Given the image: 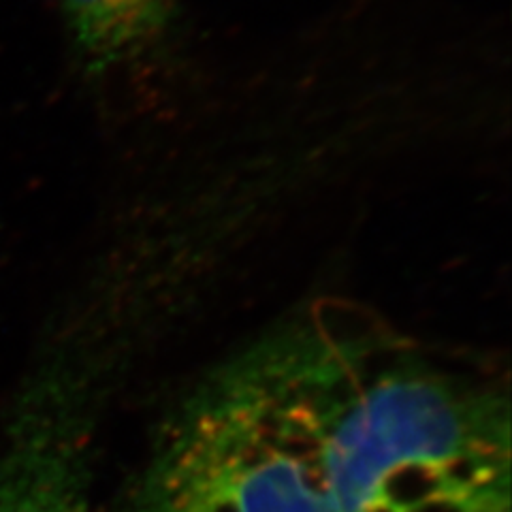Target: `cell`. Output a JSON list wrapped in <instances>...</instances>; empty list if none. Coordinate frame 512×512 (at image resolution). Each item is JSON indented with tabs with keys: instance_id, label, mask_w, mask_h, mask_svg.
Listing matches in <instances>:
<instances>
[{
	"instance_id": "obj_1",
	"label": "cell",
	"mask_w": 512,
	"mask_h": 512,
	"mask_svg": "<svg viewBox=\"0 0 512 512\" xmlns=\"http://www.w3.org/2000/svg\"><path fill=\"white\" fill-rule=\"evenodd\" d=\"M468 416L419 352L372 329L331 440L333 512H468Z\"/></svg>"
},
{
	"instance_id": "obj_2",
	"label": "cell",
	"mask_w": 512,
	"mask_h": 512,
	"mask_svg": "<svg viewBox=\"0 0 512 512\" xmlns=\"http://www.w3.org/2000/svg\"><path fill=\"white\" fill-rule=\"evenodd\" d=\"M79 84L120 107H154L195 67L186 0H54Z\"/></svg>"
},
{
	"instance_id": "obj_3",
	"label": "cell",
	"mask_w": 512,
	"mask_h": 512,
	"mask_svg": "<svg viewBox=\"0 0 512 512\" xmlns=\"http://www.w3.org/2000/svg\"><path fill=\"white\" fill-rule=\"evenodd\" d=\"M24 399L0 451V512H90L69 429Z\"/></svg>"
}]
</instances>
